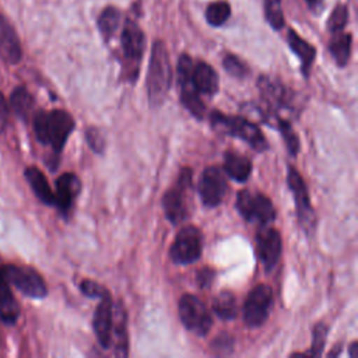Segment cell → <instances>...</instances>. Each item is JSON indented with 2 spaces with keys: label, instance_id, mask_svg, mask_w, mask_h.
Here are the masks:
<instances>
[{
  "label": "cell",
  "instance_id": "6da1fadb",
  "mask_svg": "<svg viewBox=\"0 0 358 358\" xmlns=\"http://www.w3.org/2000/svg\"><path fill=\"white\" fill-rule=\"evenodd\" d=\"M74 129V119L62 109L41 110L34 117V130L42 144H48L55 152H60Z\"/></svg>",
  "mask_w": 358,
  "mask_h": 358
},
{
  "label": "cell",
  "instance_id": "7a4b0ae2",
  "mask_svg": "<svg viewBox=\"0 0 358 358\" xmlns=\"http://www.w3.org/2000/svg\"><path fill=\"white\" fill-rule=\"evenodd\" d=\"M172 81L168 50L162 41H155L151 49V57L147 74V92L151 106L164 103Z\"/></svg>",
  "mask_w": 358,
  "mask_h": 358
},
{
  "label": "cell",
  "instance_id": "3957f363",
  "mask_svg": "<svg viewBox=\"0 0 358 358\" xmlns=\"http://www.w3.org/2000/svg\"><path fill=\"white\" fill-rule=\"evenodd\" d=\"M210 122L214 130L246 141L257 152H263L268 148V143L262 130L242 116H227L214 110L210 115Z\"/></svg>",
  "mask_w": 358,
  "mask_h": 358
},
{
  "label": "cell",
  "instance_id": "277c9868",
  "mask_svg": "<svg viewBox=\"0 0 358 358\" xmlns=\"http://www.w3.org/2000/svg\"><path fill=\"white\" fill-rule=\"evenodd\" d=\"M189 190H192V171L189 168H183L175 186L166 190L162 197L165 217L172 224H179L187 217Z\"/></svg>",
  "mask_w": 358,
  "mask_h": 358
},
{
  "label": "cell",
  "instance_id": "5b68a950",
  "mask_svg": "<svg viewBox=\"0 0 358 358\" xmlns=\"http://www.w3.org/2000/svg\"><path fill=\"white\" fill-rule=\"evenodd\" d=\"M236 208L239 214L249 222H260L262 225H267L275 218V210L271 200L262 193L241 190L236 196Z\"/></svg>",
  "mask_w": 358,
  "mask_h": 358
},
{
  "label": "cell",
  "instance_id": "8992f818",
  "mask_svg": "<svg viewBox=\"0 0 358 358\" xmlns=\"http://www.w3.org/2000/svg\"><path fill=\"white\" fill-rule=\"evenodd\" d=\"M179 317L185 327L197 336H206L211 327V315L197 296L186 294L179 301Z\"/></svg>",
  "mask_w": 358,
  "mask_h": 358
},
{
  "label": "cell",
  "instance_id": "52a82bcc",
  "mask_svg": "<svg viewBox=\"0 0 358 358\" xmlns=\"http://www.w3.org/2000/svg\"><path fill=\"white\" fill-rule=\"evenodd\" d=\"M287 183L294 196L299 225L306 234H310L315 228V213L309 200L306 185L299 172L294 166H288Z\"/></svg>",
  "mask_w": 358,
  "mask_h": 358
},
{
  "label": "cell",
  "instance_id": "ba28073f",
  "mask_svg": "<svg viewBox=\"0 0 358 358\" xmlns=\"http://www.w3.org/2000/svg\"><path fill=\"white\" fill-rule=\"evenodd\" d=\"M273 305V291L266 284H259L248 294L243 303V322L248 327L262 326Z\"/></svg>",
  "mask_w": 358,
  "mask_h": 358
},
{
  "label": "cell",
  "instance_id": "9c48e42d",
  "mask_svg": "<svg viewBox=\"0 0 358 358\" xmlns=\"http://www.w3.org/2000/svg\"><path fill=\"white\" fill-rule=\"evenodd\" d=\"M201 234L196 227H183L169 250V256L176 264H190L199 260L201 255Z\"/></svg>",
  "mask_w": 358,
  "mask_h": 358
},
{
  "label": "cell",
  "instance_id": "30bf717a",
  "mask_svg": "<svg viewBox=\"0 0 358 358\" xmlns=\"http://www.w3.org/2000/svg\"><path fill=\"white\" fill-rule=\"evenodd\" d=\"M4 275L6 280L17 287L24 295L31 298H43L48 294L46 284L43 278L31 267H20V266H6Z\"/></svg>",
  "mask_w": 358,
  "mask_h": 358
},
{
  "label": "cell",
  "instance_id": "8fae6325",
  "mask_svg": "<svg viewBox=\"0 0 358 358\" xmlns=\"http://www.w3.org/2000/svg\"><path fill=\"white\" fill-rule=\"evenodd\" d=\"M227 192V179L217 166H208L203 171L199 182V194L204 206H218Z\"/></svg>",
  "mask_w": 358,
  "mask_h": 358
},
{
  "label": "cell",
  "instance_id": "7c38bea8",
  "mask_svg": "<svg viewBox=\"0 0 358 358\" xmlns=\"http://www.w3.org/2000/svg\"><path fill=\"white\" fill-rule=\"evenodd\" d=\"M257 253L267 270H271L281 256V235L277 229L264 227L256 235Z\"/></svg>",
  "mask_w": 358,
  "mask_h": 358
},
{
  "label": "cell",
  "instance_id": "4fadbf2b",
  "mask_svg": "<svg viewBox=\"0 0 358 358\" xmlns=\"http://www.w3.org/2000/svg\"><path fill=\"white\" fill-rule=\"evenodd\" d=\"M120 43H122L124 59L133 66L136 64L137 67L144 53L145 38H144V32L134 21L131 20L126 21L122 31V36H120Z\"/></svg>",
  "mask_w": 358,
  "mask_h": 358
},
{
  "label": "cell",
  "instance_id": "5bb4252c",
  "mask_svg": "<svg viewBox=\"0 0 358 358\" xmlns=\"http://www.w3.org/2000/svg\"><path fill=\"white\" fill-rule=\"evenodd\" d=\"M112 299L106 292L101 296V302L98 303L94 313V331L96 334L99 345L105 350H108L112 343Z\"/></svg>",
  "mask_w": 358,
  "mask_h": 358
},
{
  "label": "cell",
  "instance_id": "9a60e30c",
  "mask_svg": "<svg viewBox=\"0 0 358 358\" xmlns=\"http://www.w3.org/2000/svg\"><path fill=\"white\" fill-rule=\"evenodd\" d=\"M21 56L22 50L17 32L8 20L0 15V59L8 64H17Z\"/></svg>",
  "mask_w": 358,
  "mask_h": 358
},
{
  "label": "cell",
  "instance_id": "2e32d148",
  "mask_svg": "<svg viewBox=\"0 0 358 358\" xmlns=\"http://www.w3.org/2000/svg\"><path fill=\"white\" fill-rule=\"evenodd\" d=\"M80 189H81L80 179L74 173H63L56 180L55 204L64 215L70 211L74 203V199L80 193Z\"/></svg>",
  "mask_w": 358,
  "mask_h": 358
},
{
  "label": "cell",
  "instance_id": "e0dca14e",
  "mask_svg": "<svg viewBox=\"0 0 358 358\" xmlns=\"http://www.w3.org/2000/svg\"><path fill=\"white\" fill-rule=\"evenodd\" d=\"M190 81L199 94L214 95L218 90V76L215 70L206 62H197L193 64Z\"/></svg>",
  "mask_w": 358,
  "mask_h": 358
},
{
  "label": "cell",
  "instance_id": "ac0fdd59",
  "mask_svg": "<svg viewBox=\"0 0 358 358\" xmlns=\"http://www.w3.org/2000/svg\"><path fill=\"white\" fill-rule=\"evenodd\" d=\"M287 38H288V45H289L291 50L301 60V70H302L303 76L308 77L309 71H310V67H312V63H313L315 56H316V49L309 42L302 39L294 29L288 31Z\"/></svg>",
  "mask_w": 358,
  "mask_h": 358
},
{
  "label": "cell",
  "instance_id": "d6986e66",
  "mask_svg": "<svg viewBox=\"0 0 358 358\" xmlns=\"http://www.w3.org/2000/svg\"><path fill=\"white\" fill-rule=\"evenodd\" d=\"M262 96L266 99L268 106L273 108H284L288 105V94L287 90L282 87V84L277 80H273L270 77H260L257 83Z\"/></svg>",
  "mask_w": 358,
  "mask_h": 358
},
{
  "label": "cell",
  "instance_id": "ffe728a7",
  "mask_svg": "<svg viewBox=\"0 0 358 358\" xmlns=\"http://www.w3.org/2000/svg\"><path fill=\"white\" fill-rule=\"evenodd\" d=\"M224 169L234 180L246 182L252 172V162L236 151H227L224 154Z\"/></svg>",
  "mask_w": 358,
  "mask_h": 358
},
{
  "label": "cell",
  "instance_id": "44dd1931",
  "mask_svg": "<svg viewBox=\"0 0 358 358\" xmlns=\"http://www.w3.org/2000/svg\"><path fill=\"white\" fill-rule=\"evenodd\" d=\"M20 308L8 288V281L4 275V268L0 267V319L7 323L13 324L18 319Z\"/></svg>",
  "mask_w": 358,
  "mask_h": 358
},
{
  "label": "cell",
  "instance_id": "7402d4cb",
  "mask_svg": "<svg viewBox=\"0 0 358 358\" xmlns=\"http://www.w3.org/2000/svg\"><path fill=\"white\" fill-rule=\"evenodd\" d=\"M25 178L32 187L34 193L36 197L45 203V204H55V193L52 192L46 176L36 168V166H29L25 169Z\"/></svg>",
  "mask_w": 358,
  "mask_h": 358
},
{
  "label": "cell",
  "instance_id": "603a6c76",
  "mask_svg": "<svg viewBox=\"0 0 358 358\" xmlns=\"http://www.w3.org/2000/svg\"><path fill=\"white\" fill-rule=\"evenodd\" d=\"M351 45H352V36L351 34L337 32L334 34V38L330 42V53L334 59V62L343 67L348 63L350 55H351Z\"/></svg>",
  "mask_w": 358,
  "mask_h": 358
},
{
  "label": "cell",
  "instance_id": "cb8c5ba5",
  "mask_svg": "<svg viewBox=\"0 0 358 358\" xmlns=\"http://www.w3.org/2000/svg\"><path fill=\"white\" fill-rule=\"evenodd\" d=\"M180 87V101L183 103V106L197 119H201L206 110L204 103L201 102L199 92L194 90V87L192 85V81L179 84Z\"/></svg>",
  "mask_w": 358,
  "mask_h": 358
},
{
  "label": "cell",
  "instance_id": "d4e9b609",
  "mask_svg": "<svg viewBox=\"0 0 358 358\" xmlns=\"http://www.w3.org/2000/svg\"><path fill=\"white\" fill-rule=\"evenodd\" d=\"M127 316L122 302L116 306V324L113 327V333L116 337V351L115 354L119 357L127 355Z\"/></svg>",
  "mask_w": 358,
  "mask_h": 358
},
{
  "label": "cell",
  "instance_id": "484cf974",
  "mask_svg": "<svg viewBox=\"0 0 358 358\" xmlns=\"http://www.w3.org/2000/svg\"><path fill=\"white\" fill-rule=\"evenodd\" d=\"M213 310L220 319L231 320L236 316V299L229 291L220 292L213 302Z\"/></svg>",
  "mask_w": 358,
  "mask_h": 358
},
{
  "label": "cell",
  "instance_id": "4316f807",
  "mask_svg": "<svg viewBox=\"0 0 358 358\" xmlns=\"http://www.w3.org/2000/svg\"><path fill=\"white\" fill-rule=\"evenodd\" d=\"M119 22L120 11L116 7L109 6L102 10V13L98 17V28L105 41H109V38L115 34V31L119 27Z\"/></svg>",
  "mask_w": 358,
  "mask_h": 358
},
{
  "label": "cell",
  "instance_id": "83f0119b",
  "mask_svg": "<svg viewBox=\"0 0 358 358\" xmlns=\"http://www.w3.org/2000/svg\"><path fill=\"white\" fill-rule=\"evenodd\" d=\"M10 105L13 108V110L15 112V115L25 120L28 117L29 112L32 110L34 99H32L31 94L24 87H17L11 94Z\"/></svg>",
  "mask_w": 358,
  "mask_h": 358
},
{
  "label": "cell",
  "instance_id": "f1b7e54d",
  "mask_svg": "<svg viewBox=\"0 0 358 358\" xmlns=\"http://www.w3.org/2000/svg\"><path fill=\"white\" fill-rule=\"evenodd\" d=\"M231 15V6L227 0H217L208 4L206 10V20L211 27L224 25Z\"/></svg>",
  "mask_w": 358,
  "mask_h": 358
},
{
  "label": "cell",
  "instance_id": "f546056e",
  "mask_svg": "<svg viewBox=\"0 0 358 358\" xmlns=\"http://www.w3.org/2000/svg\"><path fill=\"white\" fill-rule=\"evenodd\" d=\"M264 15L273 29H281L285 24L281 0H264Z\"/></svg>",
  "mask_w": 358,
  "mask_h": 358
},
{
  "label": "cell",
  "instance_id": "4dcf8cb0",
  "mask_svg": "<svg viewBox=\"0 0 358 358\" xmlns=\"http://www.w3.org/2000/svg\"><path fill=\"white\" fill-rule=\"evenodd\" d=\"M275 122H277V127H278L280 133L282 134V138H284V141H285V145H287L288 152H289L292 157H295V155L298 154V151H299V138H298L296 133L294 131L292 126H291L285 119L277 117Z\"/></svg>",
  "mask_w": 358,
  "mask_h": 358
},
{
  "label": "cell",
  "instance_id": "1f68e13d",
  "mask_svg": "<svg viewBox=\"0 0 358 358\" xmlns=\"http://www.w3.org/2000/svg\"><path fill=\"white\" fill-rule=\"evenodd\" d=\"M348 21V8L345 4H338L333 8L329 20H327V28L331 34L341 32Z\"/></svg>",
  "mask_w": 358,
  "mask_h": 358
},
{
  "label": "cell",
  "instance_id": "d6a6232c",
  "mask_svg": "<svg viewBox=\"0 0 358 358\" xmlns=\"http://www.w3.org/2000/svg\"><path fill=\"white\" fill-rule=\"evenodd\" d=\"M312 348H310V355L313 357H320L326 344L327 338V326L323 323H317L313 330H312Z\"/></svg>",
  "mask_w": 358,
  "mask_h": 358
},
{
  "label": "cell",
  "instance_id": "836d02e7",
  "mask_svg": "<svg viewBox=\"0 0 358 358\" xmlns=\"http://www.w3.org/2000/svg\"><path fill=\"white\" fill-rule=\"evenodd\" d=\"M222 66L224 69L234 77H238V78H242L248 74V67L246 64L238 59L236 56L234 55H227L224 59H222Z\"/></svg>",
  "mask_w": 358,
  "mask_h": 358
},
{
  "label": "cell",
  "instance_id": "e575fe53",
  "mask_svg": "<svg viewBox=\"0 0 358 358\" xmlns=\"http://www.w3.org/2000/svg\"><path fill=\"white\" fill-rule=\"evenodd\" d=\"M85 138L88 141V145L98 154H101L105 148V140H103V136L102 133L96 129V127H90L87 129V133H85Z\"/></svg>",
  "mask_w": 358,
  "mask_h": 358
},
{
  "label": "cell",
  "instance_id": "d590c367",
  "mask_svg": "<svg viewBox=\"0 0 358 358\" xmlns=\"http://www.w3.org/2000/svg\"><path fill=\"white\" fill-rule=\"evenodd\" d=\"M80 288H81L83 294L90 298H101L102 295L106 294V291L99 284H96L95 281H91V280L83 281L80 284Z\"/></svg>",
  "mask_w": 358,
  "mask_h": 358
},
{
  "label": "cell",
  "instance_id": "8d00e7d4",
  "mask_svg": "<svg viewBox=\"0 0 358 358\" xmlns=\"http://www.w3.org/2000/svg\"><path fill=\"white\" fill-rule=\"evenodd\" d=\"M232 345H234V340L229 334H220L213 343H211V348L221 352V354H227L232 351Z\"/></svg>",
  "mask_w": 358,
  "mask_h": 358
},
{
  "label": "cell",
  "instance_id": "74e56055",
  "mask_svg": "<svg viewBox=\"0 0 358 358\" xmlns=\"http://www.w3.org/2000/svg\"><path fill=\"white\" fill-rule=\"evenodd\" d=\"M213 278H214V271L208 267H206L197 273V284L201 288L210 287V284L213 282Z\"/></svg>",
  "mask_w": 358,
  "mask_h": 358
},
{
  "label": "cell",
  "instance_id": "f35d334b",
  "mask_svg": "<svg viewBox=\"0 0 358 358\" xmlns=\"http://www.w3.org/2000/svg\"><path fill=\"white\" fill-rule=\"evenodd\" d=\"M7 122H8V106L3 94L0 92V133L6 130Z\"/></svg>",
  "mask_w": 358,
  "mask_h": 358
},
{
  "label": "cell",
  "instance_id": "ab89813d",
  "mask_svg": "<svg viewBox=\"0 0 358 358\" xmlns=\"http://www.w3.org/2000/svg\"><path fill=\"white\" fill-rule=\"evenodd\" d=\"M305 1L313 14H320V11L323 10V0H305Z\"/></svg>",
  "mask_w": 358,
  "mask_h": 358
},
{
  "label": "cell",
  "instance_id": "60d3db41",
  "mask_svg": "<svg viewBox=\"0 0 358 358\" xmlns=\"http://www.w3.org/2000/svg\"><path fill=\"white\" fill-rule=\"evenodd\" d=\"M348 354H350L351 358H357V357H358V343H357V341H354V343L351 344Z\"/></svg>",
  "mask_w": 358,
  "mask_h": 358
}]
</instances>
